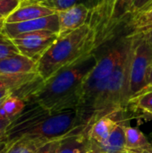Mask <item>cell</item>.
I'll return each mask as SVG.
<instances>
[{"instance_id": "1", "label": "cell", "mask_w": 152, "mask_h": 153, "mask_svg": "<svg viewBox=\"0 0 152 153\" xmlns=\"http://www.w3.org/2000/svg\"><path fill=\"white\" fill-rule=\"evenodd\" d=\"M95 53L78 63L61 69L48 79L36 81L21 88L16 96L26 105H39L51 113L76 109L85 79L94 67Z\"/></svg>"}, {"instance_id": "2", "label": "cell", "mask_w": 152, "mask_h": 153, "mask_svg": "<svg viewBox=\"0 0 152 153\" xmlns=\"http://www.w3.org/2000/svg\"><path fill=\"white\" fill-rule=\"evenodd\" d=\"M89 128L77 109L51 113L39 105H26L25 109L11 122L3 145L11 144L22 137L38 140L45 144Z\"/></svg>"}, {"instance_id": "3", "label": "cell", "mask_w": 152, "mask_h": 153, "mask_svg": "<svg viewBox=\"0 0 152 153\" xmlns=\"http://www.w3.org/2000/svg\"><path fill=\"white\" fill-rule=\"evenodd\" d=\"M95 34L86 23L77 30L58 35L37 62V73L43 81L63 68L86 58L96 51Z\"/></svg>"}, {"instance_id": "4", "label": "cell", "mask_w": 152, "mask_h": 153, "mask_svg": "<svg viewBox=\"0 0 152 153\" xmlns=\"http://www.w3.org/2000/svg\"><path fill=\"white\" fill-rule=\"evenodd\" d=\"M133 35V42L109 77L105 89L93 100L82 116L83 122L89 127H90V126L99 118L107 116L117 115L118 113H122L126 110L129 107V101L131 100V63L133 45L136 39V35Z\"/></svg>"}, {"instance_id": "5", "label": "cell", "mask_w": 152, "mask_h": 153, "mask_svg": "<svg viewBox=\"0 0 152 153\" xmlns=\"http://www.w3.org/2000/svg\"><path fill=\"white\" fill-rule=\"evenodd\" d=\"M133 0H88V24L95 34L96 49L114 40L132 19Z\"/></svg>"}, {"instance_id": "6", "label": "cell", "mask_w": 152, "mask_h": 153, "mask_svg": "<svg viewBox=\"0 0 152 153\" xmlns=\"http://www.w3.org/2000/svg\"><path fill=\"white\" fill-rule=\"evenodd\" d=\"M133 39V35L131 33L120 38L98 58L94 67L85 79L82 98L76 108L82 119L93 100L105 89L109 77L118 65Z\"/></svg>"}, {"instance_id": "7", "label": "cell", "mask_w": 152, "mask_h": 153, "mask_svg": "<svg viewBox=\"0 0 152 153\" xmlns=\"http://www.w3.org/2000/svg\"><path fill=\"white\" fill-rule=\"evenodd\" d=\"M131 72V99L142 92L150 85L152 73V47L142 34H135Z\"/></svg>"}, {"instance_id": "8", "label": "cell", "mask_w": 152, "mask_h": 153, "mask_svg": "<svg viewBox=\"0 0 152 153\" xmlns=\"http://www.w3.org/2000/svg\"><path fill=\"white\" fill-rule=\"evenodd\" d=\"M57 37V32L43 30L23 33L11 39L20 54L38 62L41 56L56 41Z\"/></svg>"}, {"instance_id": "9", "label": "cell", "mask_w": 152, "mask_h": 153, "mask_svg": "<svg viewBox=\"0 0 152 153\" xmlns=\"http://www.w3.org/2000/svg\"><path fill=\"white\" fill-rule=\"evenodd\" d=\"M52 30L57 32L59 30V22H58V16L56 12L51 15L33 19L30 21H24L20 22H13V23H6L4 22L2 33L10 38L13 39L18 35L36 31V30Z\"/></svg>"}, {"instance_id": "10", "label": "cell", "mask_w": 152, "mask_h": 153, "mask_svg": "<svg viewBox=\"0 0 152 153\" xmlns=\"http://www.w3.org/2000/svg\"><path fill=\"white\" fill-rule=\"evenodd\" d=\"M56 13L59 22L58 35H64L88 22L90 8L84 3H77L67 9L57 11Z\"/></svg>"}, {"instance_id": "11", "label": "cell", "mask_w": 152, "mask_h": 153, "mask_svg": "<svg viewBox=\"0 0 152 153\" xmlns=\"http://www.w3.org/2000/svg\"><path fill=\"white\" fill-rule=\"evenodd\" d=\"M56 11L37 0H22L19 6L4 19L6 23L38 19L55 13Z\"/></svg>"}, {"instance_id": "12", "label": "cell", "mask_w": 152, "mask_h": 153, "mask_svg": "<svg viewBox=\"0 0 152 153\" xmlns=\"http://www.w3.org/2000/svg\"><path fill=\"white\" fill-rule=\"evenodd\" d=\"M30 73H37V62L20 53L0 60V74Z\"/></svg>"}, {"instance_id": "13", "label": "cell", "mask_w": 152, "mask_h": 153, "mask_svg": "<svg viewBox=\"0 0 152 153\" xmlns=\"http://www.w3.org/2000/svg\"><path fill=\"white\" fill-rule=\"evenodd\" d=\"M112 117L113 116L103 117L90 126L88 134L91 141L100 144L110 136L112 132L119 124V122Z\"/></svg>"}, {"instance_id": "14", "label": "cell", "mask_w": 152, "mask_h": 153, "mask_svg": "<svg viewBox=\"0 0 152 153\" xmlns=\"http://www.w3.org/2000/svg\"><path fill=\"white\" fill-rule=\"evenodd\" d=\"M88 131L89 129L64 138L56 153H83L90 144Z\"/></svg>"}, {"instance_id": "15", "label": "cell", "mask_w": 152, "mask_h": 153, "mask_svg": "<svg viewBox=\"0 0 152 153\" xmlns=\"http://www.w3.org/2000/svg\"><path fill=\"white\" fill-rule=\"evenodd\" d=\"M138 117L147 121H152V88L133 96L129 101V107Z\"/></svg>"}, {"instance_id": "16", "label": "cell", "mask_w": 152, "mask_h": 153, "mask_svg": "<svg viewBox=\"0 0 152 153\" xmlns=\"http://www.w3.org/2000/svg\"><path fill=\"white\" fill-rule=\"evenodd\" d=\"M99 144V143H98ZM103 153H126L125 135L124 124L119 122L110 136L102 143L99 144Z\"/></svg>"}, {"instance_id": "17", "label": "cell", "mask_w": 152, "mask_h": 153, "mask_svg": "<svg viewBox=\"0 0 152 153\" xmlns=\"http://www.w3.org/2000/svg\"><path fill=\"white\" fill-rule=\"evenodd\" d=\"M40 76L38 73L18 74H0V91H16L23 85L31 82Z\"/></svg>"}, {"instance_id": "18", "label": "cell", "mask_w": 152, "mask_h": 153, "mask_svg": "<svg viewBox=\"0 0 152 153\" xmlns=\"http://www.w3.org/2000/svg\"><path fill=\"white\" fill-rule=\"evenodd\" d=\"M26 108L25 101L16 95L6 97L0 107V117L13 120Z\"/></svg>"}, {"instance_id": "19", "label": "cell", "mask_w": 152, "mask_h": 153, "mask_svg": "<svg viewBox=\"0 0 152 153\" xmlns=\"http://www.w3.org/2000/svg\"><path fill=\"white\" fill-rule=\"evenodd\" d=\"M124 129L125 135V145L128 151L152 147L148 138L138 128L124 125Z\"/></svg>"}, {"instance_id": "20", "label": "cell", "mask_w": 152, "mask_h": 153, "mask_svg": "<svg viewBox=\"0 0 152 153\" xmlns=\"http://www.w3.org/2000/svg\"><path fill=\"white\" fill-rule=\"evenodd\" d=\"M131 34H139L152 28V7L146 9L136 16L133 17L128 24Z\"/></svg>"}, {"instance_id": "21", "label": "cell", "mask_w": 152, "mask_h": 153, "mask_svg": "<svg viewBox=\"0 0 152 153\" xmlns=\"http://www.w3.org/2000/svg\"><path fill=\"white\" fill-rule=\"evenodd\" d=\"M42 145L44 143L38 140L22 137L13 142L6 153H35Z\"/></svg>"}, {"instance_id": "22", "label": "cell", "mask_w": 152, "mask_h": 153, "mask_svg": "<svg viewBox=\"0 0 152 153\" xmlns=\"http://www.w3.org/2000/svg\"><path fill=\"white\" fill-rule=\"evenodd\" d=\"M19 50L13 42V40L4 36L3 33L0 34V60L10 56L12 55L19 54Z\"/></svg>"}, {"instance_id": "23", "label": "cell", "mask_w": 152, "mask_h": 153, "mask_svg": "<svg viewBox=\"0 0 152 153\" xmlns=\"http://www.w3.org/2000/svg\"><path fill=\"white\" fill-rule=\"evenodd\" d=\"M22 0H0V14L5 19L21 4Z\"/></svg>"}, {"instance_id": "24", "label": "cell", "mask_w": 152, "mask_h": 153, "mask_svg": "<svg viewBox=\"0 0 152 153\" xmlns=\"http://www.w3.org/2000/svg\"><path fill=\"white\" fill-rule=\"evenodd\" d=\"M78 1L79 0H50L47 3H44V4L57 12L74 5L75 4L79 3Z\"/></svg>"}, {"instance_id": "25", "label": "cell", "mask_w": 152, "mask_h": 153, "mask_svg": "<svg viewBox=\"0 0 152 153\" xmlns=\"http://www.w3.org/2000/svg\"><path fill=\"white\" fill-rule=\"evenodd\" d=\"M152 4V0H133L132 3V18L145 11Z\"/></svg>"}, {"instance_id": "26", "label": "cell", "mask_w": 152, "mask_h": 153, "mask_svg": "<svg viewBox=\"0 0 152 153\" xmlns=\"http://www.w3.org/2000/svg\"><path fill=\"white\" fill-rule=\"evenodd\" d=\"M62 140L58 141H52L49 143H47L46 144L42 145L40 148L38 149V151L35 153H56Z\"/></svg>"}, {"instance_id": "27", "label": "cell", "mask_w": 152, "mask_h": 153, "mask_svg": "<svg viewBox=\"0 0 152 153\" xmlns=\"http://www.w3.org/2000/svg\"><path fill=\"white\" fill-rule=\"evenodd\" d=\"M12 121L13 120H11V119L0 117V148L4 147L3 141H4V138L6 130L9 127V126H10V124H11Z\"/></svg>"}, {"instance_id": "28", "label": "cell", "mask_w": 152, "mask_h": 153, "mask_svg": "<svg viewBox=\"0 0 152 153\" xmlns=\"http://www.w3.org/2000/svg\"><path fill=\"white\" fill-rule=\"evenodd\" d=\"M83 153H103L102 152V151H101V149H100V147H99V145L97 143H95V142H93V141H91L90 140V146L83 152Z\"/></svg>"}, {"instance_id": "29", "label": "cell", "mask_w": 152, "mask_h": 153, "mask_svg": "<svg viewBox=\"0 0 152 153\" xmlns=\"http://www.w3.org/2000/svg\"><path fill=\"white\" fill-rule=\"evenodd\" d=\"M139 34H142L147 40L148 42L151 45L152 47V28L151 29H148L144 31H142V33H139Z\"/></svg>"}, {"instance_id": "30", "label": "cell", "mask_w": 152, "mask_h": 153, "mask_svg": "<svg viewBox=\"0 0 152 153\" xmlns=\"http://www.w3.org/2000/svg\"><path fill=\"white\" fill-rule=\"evenodd\" d=\"M14 91H11V90H4V91H0V100H3L4 98L13 94Z\"/></svg>"}, {"instance_id": "31", "label": "cell", "mask_w": 152, "mask_h": 153, "mask_svg": "<svg viewBox=\"0 0 152 153\" xmlns=\"http://www.w3.org/2000/svg\"><path fill=\"white\" fill-rule=\"evenodd\" d=\"M133 153H152L151 148H143V149H137V150H133L130 151Z\"/></svg>"}, {"instance_id": "32", "label": "cell", "mask_w": 152, "mask_h": 153, "mask_svg": "<svg viewBox=\"0 0 152 153\" xmlns=\"http://www.w3.org/2000/svg\"><path fill=\"white\" fill-rule=\"evenodd\" d=\"M11 145H12V143L11 144H5L3 148L0 149V153H6V152L8 151V149L10 148Z\"/></svg>"}, {"instance_id": "33", "label": "cell", "mask_w": 152, "mask_h": 153, "mask_svg": "<svg viewBox=\"0 0 152 153\" xmlns=\"http://www.w3.org/2000/svg\"><path fill=\"white\" fill-rule=\"evenodd\" d=\"M4 24V20H0V34L2 33V30H3Z\"/></svg>"}, {"instance_id": "34", "label": "cell", "mask_w": 152, "mask_h": 153, "mask_svg": "<svg viewBox=\"0 0 152 153\" xmlns=\"http://www.w3.org/2000/svg\"><path fill=\"white\" fill-rule=\"evenodd\" d=\"M148 88H152V73H151V82H150V85H149V87ZM147 88V89H148ZM146 90V89H145Z\"/></svg>"}, {"instance_id": "35", "label": "cell", "mask_w": 152, "mask_h": 153, "mask_svg": "<svg viewBox=\"0 0 152 153\" xmlns=\"http://www.w3.org/2000/svg\"><path fill=\"white\" fill-rule=\"evenodd\" d=\"M38 2H40V3H47V2H48V1H50V0H37Z\"/></svg>"}, {"instance_id": "36", "label": "cell", "mask_w": 152, "mask_h": 153, "mask_svg": "<svg viewBox=\"0 0 152 153\" xmlns=\"http://www.w3.org/2000/svg\"><path fill=\"white\" fill-rule=\"evenodd\" d=\"M7 97H8V96H7ZM5 98H6V97H5ZM5 98H4L3 100H0V107H1V105H2V103L4 102V99H5Z\"/></svg>"}, {"instance_id": "37", "label": "cell", "mask_w": 152, "mask_h": 153, "mask_svg": "<svg viewBox=\"0 0 152 153\" xmlns=\"http://www.w3.org/2000/svg\"><path fill=\"white\" fill-rule=\"evenodd\" d=\"M0 20H4V18L1 14H0Z\"/></svg>"}, {"instance_id": "38", "label": "cell", "mask_w": 152, "mask_h": 153, "mask_svg": "<svg viewBox=\"0 0 152 153\" xmlns=\"http://www.w3.org/2000/svg\"><path fill=\"white\" fill-rule=\"evenodd\" d=\"M126 153H133L132 152H130V151H128V150H127V152Z\"/></svg>"}, {"instance_id": "39", "label": "cell", "mask_w": 152, "mask_h": 153, "mask_svg": "<svg viewBox=\"0 0 152 153\" xmlns=\"http://www.w3.org/2000/svg\"><path fill=\"white\" fill-rule=\"evenodd\" d=\"M150 7H152V4H151V6H150ZM150 7H149V8H150Z\"/></svg>"}]
</instances>
